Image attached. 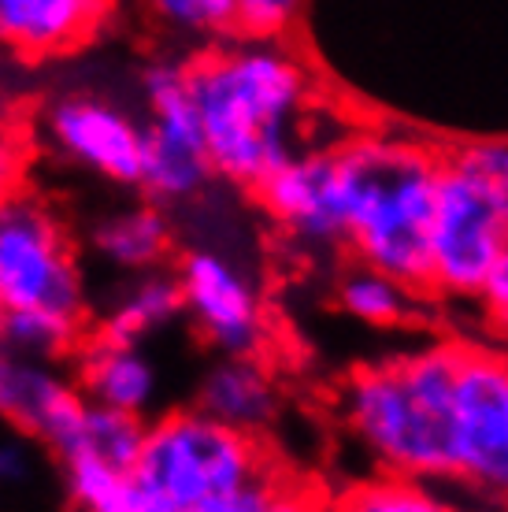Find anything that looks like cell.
<instances>
[{
  "instance_id": "1",
  "label": "cell",
  "mask_w": 508,
  "mask_h": 512,
  "mask_svg": "<svg viewBox=\"0 0 508 512\" xmlns=\"http://www.w3.org/2000/svg\"><path fill=\"white\" fill-rule=\"evenodd\" d=\"M190 86L216 179L256 190L308 149L312 75L282 38L212 41L190 60Z\"/></svg>"
},
{
  "instance_id": "2",
  "label": "cell",
  "mask_w": 508,
  "mask_h": 512,
  "mask_svg": "<svg viewBox=\"0 0 508 512\" xmlns=\"http://www.w3.org/2000/svg\"><path fill=\"white\" fill-rule=\"evenodd\" d=\"M89 334L82 253L45 193L0 205V338L30 357L64 360Z\"/></svg>"
},
{
  "instance_id": "3",
  "label": "cell",
  "mask_w": 508,
  "mask_h": 512,
  "mask_svg": "<svg viewBox=\"0 0 508 512\" xmlns=\"http://www.w3.org/2000/svg\"><path fill=\"white\" fill-rule=\"evenodd\" d=\"M134 483L141 512H271L293 505L256 435L197 405L149 420Z\"/></svg>"
},
{
  "instance_id": "4",
  "label": "cell",
  "mask_w": 508,
  "mask_h": 512,
  "mask_svg": "<svg viewBox=\"0 0 508 512\" xmlns=\"http://www.w3.org/2000/svg\"><path fill=\"white\" fill-rule=\"evenodd\" d=\"M334 153L353 256L408 286H427L442 160L397 138H349Z\"/></svg>"
},
{
  "instance_id": "5",
  "label": "cell",
  "mask_w": 508,
  "mask_h": 512,
  "mask_svg": "<svg viewBox=\"0 0 508 512\" xmlns=\"http://www.w3.org/2000/svg\"><path fill=\"white\" fill-rule=\"evenodd\" d=\"M457 346L382 360L345 383L342 416L371 461L412 479H453Z\"/></svg>"
},
{
  "instance_id": "6",
  "label": "cell",
  "mask_w": 508,
  "mask_h": 512,
  "mask_svg": "<svg viewBox=\"0 0 508 512\" xmlns=\"http://www.w3.org/2000/svg\"><path fill=\"white\" fill-rule=\"evenodd\" d=\"M508 245V186L486 164L479 145L438 171L431 238V282L449 297H479L486 275Z\"/></svg>"
},
{
  "instance_id": "7",
  "label": "cell",
  "mask_w": 508,
  "mask_h": 512,
  "mask_svg": "<svg viewBox=\"0 0 508 512\" xmlns=\"http://www.w3.org/2000/svg\"><path fill=\"white\" fill-rule=\"evenodd\" d=\"M141 104H145V164L138 190H145L149 201L164 208L190 205L216 179L204 145L201 112L193 101L190 64L156 60L145 67Z\"/></svg>"
},
{
  "instance_id": "8",
  "label": "cell",
  "mask_w": 508,
  "mask_h": 512,
  "mask_svg": "<svg viewBox=\"0 0 508 512\" xmlns=\"http://www.w3.org/2000/svg\"><path fill=\"white\" fill-rule=\"evenodd\" d=\"M38 141L64 167L108 182L141 186L145 164V116L93 90L52 97L38 116Z\"/></svg>"
},
{
  "instance_id": "9",
  "label": "cell",
  "mask_w": 508,
  "mask_h": 512,
  "mask_svg": "<svg viewBox=\"0 0 508 512\" xmlns=\"http://www.w3.org/2000/svg\"><path fill=\"white\" fill-rule=\"evenodd\" d=\"M186 320L219 357H256L267 342L260 282L219 245H193L175 264Z\"/></svg>"
},
{
  "instance_id": "10",
  "label": "cell",
  "mask_w": 508,
  "mask_h": 512,
  "mask_svg": "<svg viewBox=\"0 0 508 512\" xmlns=\"http://www.w3.org/2000/svg\"><path fill=\"white\" fill-rule=\"evenodd\" d=\"M453 479L508 505V357L490 349H460Z\"/></svg>"
},
{
  "instance_id": "11",
  "label": "cell",
  "mask_w": 508,
  "mask_h": 512,
  "mask_svg": "<svg viewBox=\"0 0 508 512\" xmlns=\"http://www.w3.org/2000/svg\"><path fill=\"white\" fill-rule=\"evenodd\" d=\"M149 420L104 405H86L82 420L52 457L64 475L67 501L86 512H141L138 457Z\"/></svg>"
},
{
  "instance_id": "12",
  "label": "cell",
  "mask_w": 508,
  "mask_h": 512,
  "mask_svg": "<svg viewBox=\"0 0 508 512\" xmlns=\"http://www.w3.org/2000/svg\"><path fill=\"white\" fill-rule=\"evenodd\" d=\"M253 193L260 197L271 223L301 249L349 245V212H345L342 167L334 145L297 153Z\"/></svg>"
},
{
  "instance_id": "13",
  "label": "cell",
  "mask_w": 508,
  "mask_h": 512,
  "mask_svg": "<svg viewBox=\"0 0 508 512\" xmlns=\"http://www.w3.org/2000/svg\"><path fill=\"white\" fill-rule=\"evenodd\" d=\"M86 405L75 375L60 372L56 360L19 353L0 338V423H8L15 435L38 438L56 453L82 420Z\"/></svg>"
},
{
  "instance_id": "14",
  "label": "cell",
  "mask_w": 508,
  "mask_h": 512,
  "mask_svg": "<svg viewBox=\"0 0 508 512\" xmlns=\"http://www.w3.org/2000/svg\"><path fill=\"white\" fill-rule=\"evenodd\" d=\"M71 375L89 405L130 412L141 420L153 416L160 372L141 342H123L93 327L71 353Z\"/></svg>"
},
{
  "instance_id": "15",
  "label": "cell",
  "mask_w": 508,
  "mask_h": 512,
  "mask_svg": "<svg viewBox=\"0 0 508 512\" xmlns=\"http://www.w3.org/2000/svg\"><path fill=\"white\" fill-rule=\"evenodd\" d=\"M119 0H0V49L60 60L97 38Z\"/></svg>"
},
{
  "instance_id": "16",
  "label": "cell",
  "mask_w": 508,
  "mask_h": 512,
  "mask_svg": "<svg viewBox=\"0 0 508 512\" xmlns=\"http://www.w3.org/2000/svg\"><path fill=\"white\" fill-rule=\"evenodd\" d=\"M171 245H175L171 219H167V208L156 205V201L115 208V212L97 219L93 231H89L93 256L119 275L164 268Z\"/></svg>"
},
{
  "instance_id": "17",
  "label": "cell",
  "mask_w": 508,
  "mask_h": 512,
  "mask_svg": "<svg viewBox=\"0 0 508 512\" xmlns=\"http://www.w3.org/2000/svg\"><path fill=\"white\" fill-rule=\"evenodd\" d=\"M197 409L245 435H260L279 412V390L256 357H219L197 386Z\"/></svg>"
},
{
  "instance_id": "18",
  "label": "cell",
  "mask_w": 508,
  "mask_h": 512,
  "mask_svg": "<svg viewBox=\"0 0 508 512\" xmlns=\"http://www.w3.org/2000/svg\"><path fill=\"white\" fill-rule=\"evenodd\" d=\"M178 320H186L178 275L167 268H153L138 271V275H123V286L104 305L97 331L145 346L149 338H156V334L167 331Z\"/></svg>"
},
{
  "instance_id": "19",
  "label": "cell",
  "mask_w": 508,
  "mask_h": 512,
  "mask_svg": "<svg viewBox=\"0 0 508 512\" xmlns=\"http://www.w3.org/2000/svg\"><path fill=\"white\" fill-rule=\"evenodd\" d=\"M338 305H342L345 316H353L360 323L394 327L412 308V286L356 260V268L338 279Z\"/></svg>"
},
{
  "instance_id": "20",
  "label": "cell",
  "mask_w": 508,
  "mask_h": 512,
  "mask_svg": "<svg viewBox=\"0 0 508 512\" xmlns=\"http://www.w3.org/2000/svg\"><path fill=\"white\" fill-rule=\"evenodd\" d=\"M138 8L178 41L212 45L234 34L230 0H138Z\"/></svg>"
},
{
  "instance_id": "21",
  "label": "cell",
  "mask_w": 508,
  "mask_h": 512,
  "mask_svg": "<svg viewBox=\"0 0 508 512\" xmlns=\"http://www.w3.org/2000/svg\"><path fill=\"white\" fill-rule=\"evenodd\" d=\"M349 505L360 512H438L445 509L442 498L427 490V479L386 472V479H375L368 487H356Z\"/></svg>"
},
{
  "instance_id": "22",
  "label": "cell",
  "mask_w": 508,
  "mask_h": 512,
  "mask_svg": "<svg viewBox=\"0 0 508 512\" xmlns=\"http://www.w3.org/2000/svg\"><path fill=\"white\" fill-rule=\"evenodd\" d=\"M230 8H234V34L282 38L297 23L305 0H230Z\"/></svg>"
},
{
  "instance_id": "23",
  "label": "cell",
  "mask_w": 508,
  "mask_h": 512,
  "mask_svg": "<svg viewBox=\"0 0 508 512\" xmlns=\"http://www.w3.org/2000/svg\"><path fill=\"white\" fill-rule=\"evenodd\" d=\"M30 160H34V141H30V134L12 116L0 112V205L12 201L19 190H26Z\"/></svg>"
},
{
  "instance_id": "24",
  "label": "cell",
  "mask_w": 508,
  "mask_h": 512,
  "mask_svg": "<svg viewBox=\"0 0 508 512\" xmlns=\"http://www.w3.org/2000/svg\"><path fill=\"white\" fill-rule=\"evenodd\" d=\"M479 301H483V308L494 320L508 323V245H505V253L497 256L494 271L486 275L483 290H479Z\"/></svg>"
},
{
  "instance_id": "25",
  "label": "cell",
  "mask_w": 508,
  "mask_h": 512,
  "mask_svg": "<svg viewBox=\"0 0 508 512\" xmlns=\"http://www.w3.org/2000/svg\"><path fill=\"white\" fill-rule=\"evenodd\" d=\"M23 438H4V442H0V483H4V487L23 483L26 475H30V453H26Z\"/></svg>"
},
{
  "instance_id": "26",
  "label": "cell",
  "mask_w": 508,
  "mask_h": 512,
  "mask_svg": "<svg viewBox=\"0 0 508 512\" xmlns=\"http://www.w3.org/2000/svg\"><path fill=\"white\" fill-rule=\"evenodd\" d=\"M230 12H234V8H230Z\"/></svg>"
}]
</instances>
